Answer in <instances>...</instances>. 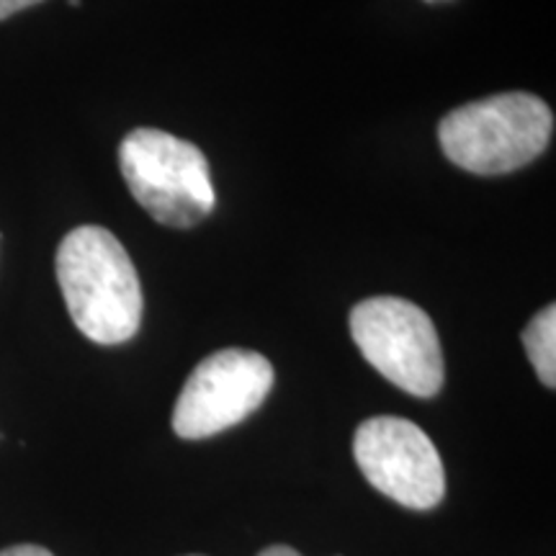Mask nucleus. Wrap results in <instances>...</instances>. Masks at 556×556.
<instances>
[{
  "instance_id": "f257e3e1",
  "label": "nucleus",
  "mask_w": 556,
  "mask_h": 556,
  "mask_svg": "<svg viewBox=\"0 0 556 556\" xmlns=\"http://www.w3.org/2000/svg\"><path fill=\"white\" fill-rule=\"evenodd\" d=\"M58 281L75 328L99 345H119L142 323V289L129 253L109 229L83 225L58 250Z\"/></svg>"
},
{
  "instance_id": "f03ea898",
  "label": "nucleus",
  "mask_w": 556,
  "mask_h": 556,
  "mask_svg": "<svg viewBox=\"0 0 556 556\" xmlns=\"http://www.w3.org/2000/svg\"><path fill=\"white\" fill-rule=\"evenodd\" d=\"M554 114L533 93H497L454 109L438 124L451 163L475 176H503L533 163L548 148Z\"/></svg>"
},
{
  "instance_id": "7ed1b4c3",
  "label": "nucleus",
  "mask_w": 556,
  "mask_h": 556,
  "mask_svg": "<svg viewBox=\"0 0 556 556\" xmlns=\"http://www.w3.org/2000/svg\"><path fill=\"white\" fill-rule=\"evenodd\" d=\"M119 165L131 197L160 225L189 229L217 204L204 152L168 131H129L119 148Z\"/></svg>"
},
{
  "instance_id": "20e7f679",
  "label": "nucleus",
  "mask_w": 556,
  "mask_h": 556,
  "mask_svg": "<svg viewBox=\"0 0 556 556\" xmlns=\"http://www.w3.org/2000/svg\"><path fill=\"white\" fill-rule=\"evenodd\" d=\"M351 336L381 377L413 397H435L443 387V351L433 319L400 296H374L353 307Z\"/></svg>"
},
{
  "instance_id": "39448f33",
  "label": "nucleus",
  "mask_w": 556,
  "mask_h": 556,
  "mask_svg": "<svg viewBox=\"0 0 556 556\" xmlns=\"http://www.w3.org/2000/svg\"><path fill=\"white\" fill-rule=\"evenodd\" d=\"M274 389V366L245 348H225L193 368L173 407V430L186 441L238 426Z\"/></svg>"
},
{
  "instance_id": "423d86ee",
  "label": "nucleus",
  "mask_w": 556,
  "mask_h": 556,
  "mask_svg": "<svg viewBox=\"0 0 556 556\" xmlns=\"http://www.w3.org/2000/svg\"><path fill=\"white\" fill-rule=\"evenodd\" d=\"M353 454L374 490L409 510H430L446 495V471L435 443L405 417L381 415L361 422Z\"/></svg>"
},
{
  "instance_id": "0eeeda50",
  "label": "nucleus",
  "mask_w": 556,
  "mask_h": 556,
  "mask_svg": "<svg viewBox=\"0 0 556 556\" xmlns=\"http://www.w3.org/2000/svg\"><path fill=\"white\" fill-rule=\"evenodd\" d=\"M523 345L541 384L556 387V307L548 304L523 330Z\"/></svg>"
},
{
  "instance_id": "6e6552de",
  "label": "nucleus",
  "mask_w": 556,
  "mask_h": 556,
  "mask_svg": "<svg viewBox=\"0 0 556 556\" xmlns=\"http://www.w3.org/2000/svg\"><path fill=\"white\" fill-rule=\"evenodd\" d=\"M37 3H41V0H0V21L16 16L18 11L31 9V5H37Z\"/></svg>"
},
{
  "instance_id": "1a4fd4ad",
  "label": "nucleus",
  "mask_w": 556,
  "mask_h": 556,
  "mask_svg": "<svg viewBox=\"0 0 556 556\" xmlns=\"http://www.w3.org/2000/svg\"><path fill=\"white\" fill-rule=\"evenodd\" d=\"M0 556H54V554L47 552V548H41V546L21 544V546L3 548V552H0Z\"/></svg>"
},
{
  "instance_id": "9d476101",
  "label": "nucleus",
  "mask_w": 556,
  "mask_h": 556,
  "mask_svg": "<svg viewBox=\"0 0 556 556\" xmlns=\"http://www.w3.org/2000/svg\"><path fill=\"white\" fill-rule=\"evenodd\" d=\"M258 556H302V554L291 546H268V548H263Z\"/></svg>"
},
{
  "instance_id": "9b49d317",
  "label": "nucleus",
  "mask_w": 556,
  "mask_h": 556,
  "mask_svg": "<svg viewBox=\"0 0 556 556\" xmlns=\"http://www.w3.org/2000/svg\"><path fill=\"white\" fill-rule=\"evenodd\" d=\"M189 556H201V554H189Z\"/></svg>"
},
{
  "instance_id": "f8f14e48",
  "label": "nucleus",
  "mask_w": 556,
  "mask_h": 556,
  "mask_svg": "<svg viewBox=\"0 0 556 556\" xmlns=\"http://www.w3.org/2000/svg\"><path fill=\"white\" fill-rule=\"evenodd\" d=\"M426 3H433V0H426Z\"/></svg>"
}]
</instances>
